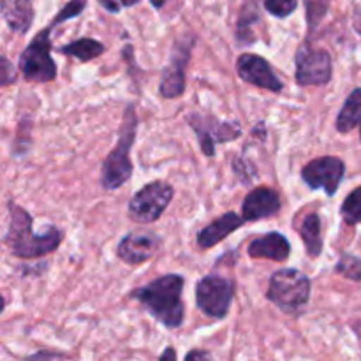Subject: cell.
<instances>
[{"label":"cell","mask_w":361,"mask_h":361,"mask_svg":"<svg viewBox=\"0 0 361 361\" xmlns=\"http://www.w3.org/2000/svg\"><path fill=\"white\" fill-rule=\"evenodd\" d=\"M185 279L178 274H168L136 288L130 298L141 303L145 310L166 328H178L183 323L185 307L182 302Z\"/></svg>","instance_id":"cell-1"},{"label":"cell","mask_w":361,"mask_h":361,"mask_svg":"<svg viewBox=\"0 0 361 361\" xmlns=\"http://www.w3.org/2000/svg\"><path fill=\"white\" fill-rule=\"evenodd\" d=\"M9 229L6 245L20 259H35L59 249L63 240L62 229L48 224L39 233L32 231V215L18 204L9 203Z\"/></svg>","instance_id":"cell-2"},{"label":"cell","mask_w":361,"mask_h":361,"mask_svg":"<svg viewBox=\"0 0 361 361\" xmlns=\"http://www.w3.org/2000/svg\"><path fill=\"white\" fill-rule=\"evenodd\" d=\"M137 126H140V120H137L136 109H134L133 104H129L123 109L118 141H116L115 148L109 152V155L102 162L101 183L106 190L120 189L133 176L130 150H133V145L136 141Z\"/></svg>","instance_id":"cell-3"},{"label":"cell","mask_w":361,"mask_h":361,"mask_svg":"<svg viewBox=\"0 0 361 361\" xmlns=\"http://www.w3.org/2000/svg\"><path fill=\"white\" fill-rule=\"evenodd\" d=\"M309 277L296 268H282L270 279L268 300L286 314H298L310 298Z\"/></svg>","instance_id":"cell-4"},{"label":"cell","mask_w":361,"mask_h":361,"mask_svg":"<svg viewBox=\"0 0 361 361\" xmlns=\"http://www.w3.org/2000/svg\"><path fill=\"white\" fill-rule=\"evenodd\" d=\"M175 196V189L168 182L155 180L141 187L129 201V217L140 224H150L161 219Z\"/></svg>","instance_id":"cell-5"},{"label":"cell","mask_w":361,"mask_h":361,"mask_svg":"<svg viewBox=\"0 0 361 361\" xmlns=\"http://www.w3.org/2000/svg\"><path fill=\"white\" fill-rule=\"evenodd\" d=\"M51 28H44L34 37V41L23 49L20 56L21 74L27 81L34 83H48L56 78V66L51 53V39H49Z\"/></svg>","instance_id":"cell-6"},{"label":"cell","mask_w":361,"mask_h":361,"mask_svg":"<svg viewBox=\"0 0 361 361\" xmlns=\"http://www.w3.org/2000/svg\"><path fill=\"white\" fill-rule=\"evenodd\" d=\"M235 284L219 275H207L196 284V305L212 319H224L231 309Z\"/></svg>","instance_id":"cell-7"},{"label":"cell","mask_w":361,"mask_h":361,"mask_svg":"<svg viewBox=\"0 0 361 361\" xmlns=\"http://www.w3.org/2000/svg\"><path fill=\"white\" fill-rule=\"evenodd\" d=\"M295 78L300 87H319L326 85L334 74L330 53L324 49H314L303 44L295 56Z\"/></svg>","instance_id":"cell-8"},{"label":"cell","mask_w":361,"mask_h":361,"mask_svg":"<svg viewBox=\"0 0 361 361\" xmlns=\"http://www.w3.org/2000/svg\"><path fill=\"white\" fill-rule=\"evenodd\" d=\"M189 126L196 133L200 147L207 157L215 155V145L235 141L242 136V129L233 122H221L215 116H203L200 113L189 115Z\"/></svg>","instance_id":"cell-9"},{"label":"cell","mask_w":361,"mask_h":361,"mask_svg":"<svg viewBox=\"0 0 361 361\" xmlns=\"http://www.w3.org/2000/svg\"><path fill=\"white\" fill-rule=\"evenodd\" d=\"M345 175V164L334 155L314 159L302 169V178L312 190H324L328 196H335L342 178Z\"/></svg>","instance_id":"cell-10"},{"label":"cell","mask_w":361,"mask_h":361,"mask_svg":"<svg viewBox=\"0 0 361 361\" xmlns=\"http://www.w3.org/2000/svg\"><path fill=\"white\" fill-rule=\"evenodd\" d=\"M194 46V37L180 39L173 48L171 56H169V63L166 66L164 73H162L161 80V90L162 97L166 99H176L185 92V69L190 59V49Z\"/></svg>","instance_id":"cell-11"},{"label":"cell","mask_w":361,"mask_h":361,"mask_svg":"<svg viewBox=\"0 0 361 361\" xmlns=\"http://www.w3.org/2000/svg\"><path fill=\"white\" fill-rule=\"evenodd\" d=\"M236 71H238V76L243 81L257 88H263V90H270L277 94L284 87L277 74L274 73V69H271L270 62L259 55H252V53L240 55L238 60H236Z\"/></svg>","instance_id":"cell-12"},{"label":"cell","mask_w":361,"mask_h":361,"mask_svg":"<svg viewBox=\"0 0 361 361\" xmlns=\"http://www.w3.org/2000/svg\"><path fill=\"white\" fill-rule=\"evenodd\" d=\"M162 238L157 233H129L120 240L116 256L127 264H141L159 252Z\"/></svg>","instance_id":"cell-13"},{"label":"cell","mask_w":361,"mask_h":361,"mask_svg":"<svg viewBox=\"0 0 361 361\" xmlns=\"http://www.w3.org/2000/svg\"><path fill=\"white\" fill-rule=\"evenodd\" d=\"M281 196L274 189L257 187L250 190L242 204V215L245 222H257L261 219L274 217L281 210Z\"/></svg>","instance_id":"cell-14"},{"label":"cell","mask_w":361,"mask_h":361,"mask_svg":"<svg viewBox=\"0 0 361 361\" xmlns=\"http://www.w3.org/2000/svg\"><path fill=\"white\" fill-rule=\"evenodd\" d=\"M247 252L254 259H271L277 263H284L291 254V243L282 233L271 231L252 240Z\"/></svg>","instance_id":"cell-15"},{"label":"cell","mask_w":361,"mask_h":361,"mask_svg":"<svg viewBox=\"0 0 361 361\" xmlns=\"http://www.w3.org/2000/svg\"><path fill=\"white\" fill-rule=\"evenodd\" d=\"M243 222H245L243 215L240 217L236 212H226L224 215L215 219L214 222L204 226V228L197 233V245H200L201 249H210V247L217 245V243H221L226 236H229L231 233H235L236 229L242 228Z\"/></svg>","instance_id":"cell-16"},{"label":"cell","mask_w":361,"mask_h":361,"mask_svg":"<svg viewBox=\"0 0 361 361\" xmlns=\"http://www.w3.org/2000/svg\"><path fill=\"white\" fill-rule=\"evenodd\" d=\"M2 18L7 27L16 34H27L34 21V4L32 0H2L0 2Z\"/></svg>","instance_id":"cell-17"},{"label":"cell","mask_w":361,"mask_h":361,"mask_svg":"<svg viewBox=\"0 0 361 361\" xmlns=\"http://www.w3.org/2000/svg\"><path fill=\"white\" fill-rule=\"evenodd\" d=\"M361 123V88H356L349 94L348 101L342 106L337 116V130L342 134L351 133Z\"/></svg>","instance_id":"cell-18"},{"label":"cell","mask_w":361,"mask_h":361,"mask_svg":"<svg viewBox=\"0 0 361 361\" xmlns=\"http://www.w3.org/2000/svg\"><path fill=\"white\" fill-rule=\"evenodd\" d=\"M300 236L305 243V250L310 257H317L323 252V236H321V219L317 214L307 215L300 226Z\"/></svg>","instance_id":"cell-19"},{"label":"cell","mask_w":361,"mask_h":361,"mask_svg":"<svg viewBox=\"0 0 361 361\" xmlns=\"http://www.w3.org/2000/svg\"><path fill=\"white\" fill-rule=\"evenodd\" d=\"M104 49L106 48L102 42L95 41V39H90V37H81L78 39V41H73L69 42V44L59 48V51L62 53V55L76 56V59L81 60V62H90V60L97 59L99 55H102Z\"/></svg>","instance_id":"cell-20"},{"label":"cell","mask_w":361,"mask_h":361,"mask_svg":"<svg viewBox=\"0 0 361 361\" xmlns=\"http://www.w3.org/2000/svg\"><path fill=\"white\" fill-rule=\"evenodd\" d=\"M261 13H259V2L257 0H247L243 4L242 11H240L238 18V41L242 37H252L249 34V28L252 27L254 21H259Z\"/></svg>","instance_id":"cell-21"},{"label":"cell","mask_w":361,"mask_h":361,"mask_svg":"<svg viewBox=\"0 0 361 361\" xmlns=\"http://www.w3.org/2000/svg\"><path fill=\"white\" fill-rule=\"evenodd\" d=\"M341 215L348 226L360 224L361 222V185L345 197L341 208Z\"/></svg>","instance_id":"cell-22"},{"label":"cell","mask_w":361,"mask_h":361,"mask_svg":"<svg viewBox=\"0 0 361 361\" xmlns=\"http://www.w3.org/2000/svg\"><path fill=\"white\" fill-rule=\"evenodd\" d=\"M337 274L344 275L349 281H361V257L353 256V254H342L337 263Z\"/></svg>","instance_id":"cell-23"},{"label":"cell","mask_w":361,"mask_h":361,"mask_svg":"<svg viewBox=\"0 0 361 361\" xmlns=\"http://www.w3.org/2000/svg\"><path fill=\"white\" fill-rule=\"evenodd\" d=\"M85 7H87V0H71V2H67L66 6H63L62 9L59 11V14L53 18L51 23H49V28L53 30L56 25H60V23H63V21L73 20V18L80 16V14L85 11Z\"/></svg>","instance_id":"cell-24"},{"label":"cell","mask_w":361,"mask_h":361,"mask_svg":"<svg viewBox=\"0 0 361 361\" xmlns=\"http://www.w3.org/2000/svg\"><path fill=\"white\" fill-rule=\"evenodd\" d=\"M305 7H307L309 30H314V28L319 25V21L324 18V14L328 13L330 0H305Z\"/></svg>","instance_id":"cell-25"},{"label":"cell","mask_w":361,"mask_h":361,"mask_svg":"<svg viewBox=\"0 0 361 361\" xmlns=\"http://www.w3.org/2000/svg\"><path fill=\"white\" fill-rule=\"evenodd\" d=\"M298 0H264V9L275 18H288L296 11Z\"/></svg>","instance_id":"cell-26"},{"label":"cell","mask_w":361,"mask_h":361,"mask_svg":"<svg viewBox=\"0 0 361 361\" xmlns=\"http://www.w3.org/2000/svg\"><path fill=\"white\" fill-rule=\"evenodd\" d=\"M0 76H2L4 87L13 83V81L16 80V71H14V66L6 59V56H2V74H0Z\"/></svg>","instance_id":"cell-27"},{"label":"cell","mask_w":361,"mask_h":361,"mask_svg":"<svg viewBox=\"0 0 361 361\" xmlns=\"http://www.w3.org/2000/svg\"><path fill=\"white\" fill-rule=\"evenodd\" d=\"M185 358H187V360H210V358H212V353H208V351H197V349H194V351L187 353Z\"/></svg>","instance_id":"cell-28"},{"label":"cell","mask_w":361,"mask_h":361,"mask_svg":"<svg viewBox=\"0 0 361 361\" xmlns=\"http://www.w3.org/2000/svg\"><path fill=\"white\" fill-rule=\"evenodd\" d=\"M99 4H101L106 11H109V13H118L120 11V4L116 2V0H99Z\"/></svg>","instance_id":"cell-29"},{"label":"cell","mask_w":361,"mask_h":361,"mask_svg":"<svg viewBox=\"0 0 361 361\" xmlns=\"http://www.w3.org/2000/svg\"><path fill=\"white\" fill-rule=\"evenodd\" d=\"M159 358H161V360H176V358H178V356H176V353H175V349H173V348H166V351L164 353H162V355L161 356H159Z\"/></svg>","instance_id":"cell-30"},{"label":"cell","mask_w":361,"mask_h":361,"mask_svg":"<svg viewBox=\"0 0 361 361\" xmlns=\"http://www.w3.org/2000/svg\"><path fill=\"white\" fill-rule=\"evenodd\" d=\"M166 2H168V0H150V4L155 7V9H162Z\"/></svg>","instance_id":"cell-31"},{"label":"cell","mask_w":361,"mask_h":361,"mask_svg":"<svg viewBox=\"0 0 361 361\" xmlns=\"http://www.w3.org/2000/svg\"><path fill=\"white\" fill-rule=\"evenodd\" d=\"M137 2H140V0H120V4H122L123 7H133L136 6Z\"/></svg>","instance_id":"cell-32"},{"label":"cell","mask_w":361,"mask_h":361,"mask_svg":"<svg viewBox=\"0 0 361 361\" xmlns=\"http://www.w3.org/2000/svg\"><path fill=\"white\" fill-rule=\"evenodd\" d=\"M360 136H361V123H360Z\"/></svg>","instance_id":"cell-33"}]
</instances>
